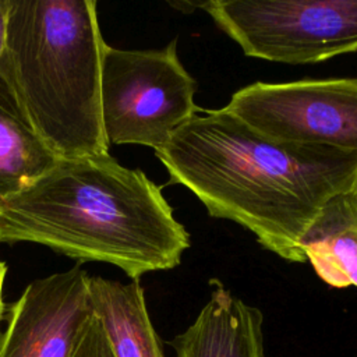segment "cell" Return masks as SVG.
Wrapping results in <instances>:
<instances>
[{"label": "cell", "mask_w": 357, "mask_h": 357, "mask_svg": "<svg viewBox=\"0 0 357 357\" xmlns=\"http://www.w3.org/2000/svg\"><path fill=\"white\" fill-rule=\"evenodd\" d=\"M7 10H8V0H0V52H1V46H3V36H4Z\"/></svg>", "instance_id": "cell-13"}, {"label": "cell", "mask_w": 357, "mask_h": 357, "mask_svg": "<svg viewBox=\"0 0 357 357\" xmlns=\"http://www.w3.org/2000/svg\"><path fill=\"white\" fill-rule=\"evenodd\" d=\"M225 109L275 139L357 152V78L254 82Z\"/></svg>", "instance_id": "cell-6"}, {"label": "cell", "mask_w": 357, "mask_h": 357, "mask_svg": "<svg viewBox=\"0 0 357 357\" xmlns=\"http://www.w3.org/2000/svg\"><path fill=\"white\" fill-rule=\"evenodd\" d=\"M95 0H8L0 81L59 159L109 152L100 106L106 42Z\"/></svg>", "instance_id": "cell-3"}, {"label": "cell", "mask_w": 357, "mask_h": 357, "mask_svg": "<svg viewBox=\"0 0 357 357\" xmlns=\"http://www.w3.org/2000/svg\"><path fill=\"white\" fill-rule=\"evenodd\" d=\"M88 289L114 357H166L139 280L121 283L88 276Z\"/></svg>", "instance_id": "cell-10"}, {"label": "cell", "mask_w": 357, "mask_h": 357, "mask_svg": "<svg viewBox=\"0 0 357 357\" xmlns=\"http://www.w3.org/2000/svg\"><path fill=\"white\" fill-rule=\"evenodd\" d=\"M59 158L20 114L0 81V199L47 173Z\"/></svg>", "instance_id": "cell-11"}, {"label": "cell", "mask_w": 357, "mask_h": 357, "mask_svg": "<svg viewBox=\"0 0 357 357\" xmlns=\"http://www.w3.org/2000/svg\"><path fill=\"white\" fill-rule=\"evenodd\" d=\"M155 149L169 174L206 208L236 222L287 262L331 197L357 188V152L271 138L222 109L202 110Z\"/></svg>", "instance_id": "cell-1"}, {"label": "cell", "mask_w": 357, "mask_h": 357, "mask_svg": "<svg viewBox=\"0 0 357 357\" xmlns=\"http://www.w3.org/2000/svg\"><path fill=\"white\" fill-rule=\"evenodd\" d=\"M79 265L32 280L8 308L0 357H73L93 318Z\"/></svg>", "instance_id": "cell-7"}, {"label": "cell", "mask_w": 357, "mask_h": 357, "mask_svg": "<svg viewBox=\"0 0 357 357\" xmlns=\"http://www.w3.org/2000/svg\"><path fill=\"white\" fill-rule=\"evenodd\" d=\"M35 243L79 264L106 262L130 279L180 265L185 227L142 170L109 152L59 159L43 176L0 199V244Z\"/></svg>", "instance_id": "cell-2"}, {"label": "cell", "mask_w": 357, "mask_h": 357, "mask_svg": "<svg viewBox=\"0 0 357 357\" xmlns=\"http://www.w3.org/2000/svg\"><path fill=\"white\" fill-rule=\"evenodd\" d=\"M73 357H114L100 321L93 315Z\"/></svg>", "instance_id": "cell-12"}, {"label": "cell", "mask_w": 357, "mask_h": 357, "mask_svg": "<svg viewBox=\"0 0 357 357\" xmlns=\"http://www.w3.org/2000/svg\"><path fill=\"white\" fill-rule=\"evenodd\" d=\"M197 81L177 54V39L162 49L106 45L100 77L105 137L110 145L163 146L199 110Z\"/></svg>", "instance_id": "cell-4"}, {"label": "cell", "mask_w": 357, "mask_h": 357, "mask_svg": "<svg viewBox=\"0 0 357 357\" xmlns=\"http://www.w3.org/2000/svg\"><path fill=\"white\" fill-rule=\"evenodd\" d=\"M300 248L322 282L335 289L357 287V188L325 201Z\"/></svg>", "instance_id": "cell-9"}, {"label": "cell", "mask_w": 357, "mask_h": 357, "mask_svg": "<svg viewBox=\"0 0 357 357\" xmlns=\"http://www.w3.org/2000/svg\"><path fill=\"white\" fill-rule=\"evenodd\" d=\"M194 6L248 57L301 66L357 52V0H209Z\"/></svg>", "instance_id": "cell-5"}, {"label": "cell", "mask_w": 357, "mask_h": 357, "mask_svg": "<svg viewBox=\"0 0 357 357\" xmlns=\"http://www.w3.org/2000/svg\"><path fill=\"white\" fill-rule=\"evenodd\" d=\"M211 294L195 321L170 344L176 357H266L264 315L212 279Z\"/></svg>", "instance_id": "cell-8"}, {"label": "cell", "mask_w": 357, "mask_h": 357, "mask_svg": "<svg viewBox=\"0 0 357 357\" xmlns=\"http://www.w3.org/2000/svg\"><path fill=\"white\" fill-rule=\"evenodd\" d=\"M6 273H7V265L6 262L0 261V321L3 317V310H4V304H3V283L6 279Z\"/></svg>", "instance_id": "cell-14"}]
</instances>
